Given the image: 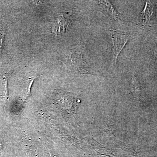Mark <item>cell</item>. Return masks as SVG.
Here are the masks:
<instances>
[{
  "instance_id": "6da1fadb",
  "label": "cell",
  "mask_w": 157,
  "mask_h": 157,
  "mask_svg": "<svg viewBox=\"0 0 157 157\" xmlns=\"http://www.w3.org/2000/svg\"><path fill=\"white\" fill-rule=\"evenodd\" d=\"M62 61L67 69L70 71L79 73H87V66L82 58L80 52L75 50L63 56Z\"/></svg>"
},
{
  "instance_id": "7a4b0ae2",
  "label": "cell",
  "mask_w": 157,
  "mask_h": 157,
  "mask_svg": "<svg viewBox=\"0 0 157 157\" xmlns=\"http://www.w3.org/2000/svg\"><path fill=\"white\" fill-rule=\"evenodd\" d=\"M110 32L113 44V59L116 63L118 56L130 40L131 37L128 34L118 31L110 30Z\"/></svg>"
},
{
  "instance_id": "3957f363",
  "label": "cell",
  "mask_w": 157,
  "mask_h": 157,
  "mask_svg": "<svg viewBox=\"0 0 157 157\" xmlns=\"http://www.w3.org/2000/svg\"><path fill=\"white\" fill-rule=\"evenodd\" d=\"M75 20L67 13H63L57 17L54 24L52 28V32L56 36L63 35L66 33L67 29Z\"/></svg>"
},
{
  "instance_id": "277c9868",
  "label": "cell",
  "mask_w": 157,
  "mask_h": 157,
  "mask_svg": "<svg viewBox=\"0 0 157 157\" xmlns=\"http://www.w3.org/2000/svg\"><path fill=\"white\" fill-rule=\"evenodd\" d=\"M99 2L103 6L109 15L115 20H120L119 14L117 13L115 8L109 1H101Z\"/></svg>"
},
{
  "instance_id": "5b68a950",
  "label": "cell",
  "mask_w": 157,
  "mask_h": 157,
  "mask_svg": "<svg viewBox=\"0 0 157 157\" xmlns=\"http://www.w3.org/2000/svg\"><path fill=\"white\" fill-rule=\"evenodd\" d=\"M153 6L151 3L147 2L145 8L140 13V19L144 24H147L150 20V17L152 13Z\"/></svg>"
},
{
  "instance_id": "8992f818",
  "label": "cell",
  "mask_w": 157,
  "mask_h": 157,
  "mask_svg": "<svg viewBox=\"0 0 157 157\" xmlns=\"http://www.w3.org/2000/svg\"><path fill=\"white\" fill-rule=\"evenodd\" d=\"M131 90L133 96L136 99H138L140 93V86L139 82L135 75H132Z\"/></svg>"
},
{
  "instance_id": "52a82bcc",
  "label": "cell",
  "mask_w": 157,
  "mask_h": 157,
  "mask_svg": "<svg viewBox=\"0 0 157 157\" xmlns=\"http://www.w3.org/2000/svg\"><path fill=\"white\" fill-rule=\"evenodd\" d=\"M6 27H3L0 28V56L2 55L3 50V44L6 35Z\"/></svg>"
},
{
  "instance_id": "ba28073f",
  "label": "cell",
  "mask_w": 157,
  "mask_h": 157,
  "mask_svg": "<svg viewBox=\"0 0 157 157\" xmlns=\"http://www.w3.org/2000/svg\"><path fill=\"white\" fill-rule=\"evenodd\" d=\"M155 57H157V48H155Z\"/></svg>"
},
{
  "instance_id": "9c48e42d",
  "label": "cell",
  "mask_w": 157,
  "mask_h": 157,
  "mask_svg": "<svg viewBox=\"0 0 157 157\" xmlns=\"http://www.w3.org/2000/svg\"><path fill=\"white\" fill-rule=\"evenodd\" d=\"M51 157H56V156H52V155H51Z\"/></svg>"
}]
</instances>
